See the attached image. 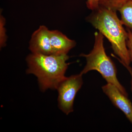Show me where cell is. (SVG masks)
Listing matches in <instances>:
<instances>
[{
    "instance_id": "1",
    "label": "cell",
    "mask_w": 132,
    "mask_h": 132,
    "mask_svg": "<svg viewBox=\"0 0 132 132\" xmlns=\"http://www.w3.org/2000/svg\"><path fill=\"white\" fill-rule=\"evenodd\" d=\"M116 12L100 6L87 18L92 26L98 29L111 43L114 53L112 56L120 62L130 65V59L127 45V32L125 31Z\"/></svg>"
},
{
    "instance_id": "2",
    "label": "cell",
    "mask_w": 132,
    "mask_h": 132,
    "mask_svg": "<svg viewBox=\"0 0 132 132\" xmlns=\"http://www.w3.org/2000/svg\"><path fill=\"white\" fill-rule=\"evenodd\" d=\"M67 54L45 55L32 53L27 57L28 74L38 78L40 90H57L59 84L66 78L65 74L69 63Z\"/></svg>"
},
{
    "instance_id": "10",
    "label": "cell",
    "mask_w": 132,
    "mask_h": 132,
    "mask_svg": "<svg viewBox=\"0 0 132 132\" xmlns=\"http://www.w3.org/2000/svg\"><path fill=\"white\" fill-rule=\"evenodd\" d=\"M127 32L128 38L127 45L129 52L130 61L132 63V32L129 29H128Z\"/></svg>"
},
{
    "instance_id": "7",
    "label": "cell",
    "mask_w": 132,
    "mask_h": 132,
    "mask_svg": "<svg viewBox=\"0 0 132 132\" xmlns=\"http://www.w3.org/2000/svg\"><path fill=\"white\" fill-rule=\"evenodd\" d=\"M50 36L53 54H67L76 46L74 40L70 39L58 30L50 31Z\"/></svg>"
},
{
    "instance_id": "8",
    "label": "cell",
    "mask_w": 132,
    "mask_h": 132,
    "mask_svg": "<svg viewBox=\"0 0 132 132\" xmlns=\"http://www.w3.org/2000/svg\"><path fill=\"white\" fill-rule=\"evenodd\" d=\"M120 12L121 22L132 32V0H130L118 10Z\"/></svg>"
},
{
    "instance_id": "13",
    "label": "cell",
    "mask_w": 132,
    "mask_h": 132,
    "mask_svg": "<svg viewBox=\"0 0 132 132\" xmlns=\"http://www.w3.org/2000/svg\"><path fill=\"white\" fill-rule=\"evenodd\" d=\"M121 63L122 65H123L124 67L127 69L128 70V71L129 72V73H130V76H131V90L132 92V68L130 67V65H126V64H124L123 63Z\"/></svg>"
},
{
    "instance_id": "4",
    "label": "cell",
    "mask_w": 132,
    "mask_h": 132,
    "mask_svg": "<svg viewBox=\"0 0 132 132\" xmlns=\"http://www.w3.org/2000/svg\"><path fill=\"white\" fill-rule=\"evenodd\" d=\"M82 75L80 73L66 77L57 87L59 108L67 115L73 112L75 99L83 84Z\"/></svg>"
},
{
    "instance_id": "3",
    "label": "cell",
    "mask_w": 132,
    "mask_h": 132,
    "mask_svg": "<svg viewBox=\"0 0 132 132\" xmlns=\"http://www.w3.org/2000/svg\"><path fill=\"white\" fill-rule=\"evenodd\" d=\"M93 48L87 54H81L80 56L86 60V66L81 74L83 75L89 71H96L101 75L107 83L115 86L126 96L128 94L124 87L117 78V71L115 65L111 58L107 55L104 46V36L101 33L95 32Z\"/></svg>"
},
{
    "instance_id": "12",
    "label": "cell",
    "mask_w": 132,
    "mask_h": 132,
    "mask_svg": "<svg viewBox=\"0 0 132 132\" xmlns=\"http://www.w3.org/2000/svg\"><path fill=\"white\" fill-rule=\"evenodd\" d=\"M3 19L1 18V46L2 47L4 46L5 45V40L6 39L5 38V29L3 28Z\"/></svg>"
},
{
    "instance_id": "11",
    "label": "cell",
    "mask_w": 132,
    "mask_h": 132,
    "mask_svg": "<svg viewBox=\"0 0 132 132\" xmlns=\"http://www.w3.org/2000/svg\"><path fill=\"white\" fill-rule=\"evenodd\" d=\"M100 0H87V6L88 9L94 10L97 9L100 6L99 2Z\"/></svg>"
},
{
    "instance_id": "6",
    "label": "cell",
    "mask_w": 132,
    "mask_h": 132,
    "mask_svg": "<svg viewBox=\"0 0 132 132\" xmlns=\"http://www.w3.org/2000/svg\"><path fill=\"white\" fill-rule=\"evenodd\" d=\"M50 31L46 26H42L33 33L29 45V49L32 53L53 54Z\"/></svg>"
},
{
    "instance_id": "9",
    "label": "cell",
    "mask_w": 132,
    "mask_h": 132,
    "mask_svg": "<svg viewBox=\"0 0 132 132\" xmlns=\"http://www.w3.org/2000/svg\"><path fill=\"white\" fill-rule=\"evenodd\" d=\"M130 0H100V6L116 12Z\"/></svg>"
},
{
    "instance_id": "5",
    "label": "cell",
    "mask_w": 132,
    "mask_h": 132,
    "mask_svg": "<svg viewBox=\"0 0 132 132\" xmlns=\"http://www.w3.org/2000/svg\"><path fill=\"white\" fill-rule=\"evenodd\" d=\"M102 89L114 105L123 112L132 125V102L127 96L111 83H107Z\"/></svg>"
}]
</instances>
